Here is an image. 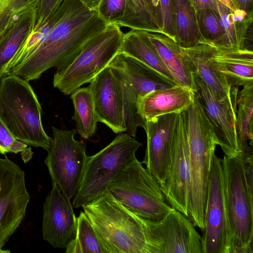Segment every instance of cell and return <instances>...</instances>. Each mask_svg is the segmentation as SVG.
I'll use <instances>...</instances> for the list:
<instances>
[{
	"mask_svg": "<svg viewBox=\"0 0 253 253\" xmlns=\"http://www.w3.org/2000/svg\"><path fill=\"white\" fill-rule=\"evenodd\" d=\"M62 4V14L50 35L5 75L17 76L29 81L40 78L51 68L63 67L108 24L80 0H64Z\"/></svg>",
	"mask_w": 253,
	"mask_h": 253,
	"instance_id": "obj_1",
	"label": "cell"
},
{
	"mask_svg": "<svg viewBox=\"0 0 253 253\" xmlns=\"http://www.w3.org/2000/svg\"><path fill=\"white\" fill-rule=\"evenodd\" d=\"M182 113L189 156L188 218L202 230L212 160L218 143L196 93L191 104Z\"/></svg>",
	"mask_w": 253,
	"mask_h": 253,
	"instance_id": "obj_2",
	"label": "cell"
},
{
	"mask_svg": "<svg viewBox=\"0 0 253 253\" xmlns=\"http://www.w3.org/2000/svg\"><path fill=\"white\" fill-rule=\"evenodd\" d=\"M82 208L106 253H147L139 216L116 199L107 188Z\"/></svg>",
	"mask_w": 253,
	"mask_h": 253,
	"instance_id": "obj_3",
	"label": "cell"
},
{
	"mask_svg": "<svg viewBox=\"0 0 253 253\" xmlns=\"http://www.w3.org/2000/svg\"><path fill=\"white\" fill-rule=\"evenodd\" d=\"M3 77L0 84V119L17 140L48 151L52 138L43 129L42 107L29 81L13 75Z\"/></svg>",
	"mask_w": 253,
	"mask_h": 253,
	"instance_id": "obj_4",
	"label": "cell"
},
{
	"mask_svg": "<svg viewBox=\"0 0 253 253\" xmlns=\"http://www.w3.org/2000/svg\"><path fill=\"white\" fill-rule=\"evenodd\" d=\"M107 188L126 209L145 218L159 220L174 210L160 184L136 157L119 171Z\"/></svg>",
	"mask_w": 253,
	"mask_h": 253,
	"instance_id": "obj_5",
	"label": "cell"
},
{
	"mask_svg": "<svg viewBox=\"0 0 253 253\" xmlns=\"http://www.w3.org/2000/svg\"><path fill=\"white\" fill-rule=\"evenodd\" d=\"M124 34L118 25L108 24L71 61L56 69L54 87L67 95L90 83L119 53Z\"/></svg>",
	"mask_w": 253,
	"mask_h": 253,
	"instance_id": "obj_6",
	"label": "cell"
},
{
	"mask_svg": "<svg viewBox=\"0 0 253 253\" xmlns=\"http://www.w3.org/2000/svg\"><path fill=\"white\" fill-rule=\"evenodd\" d=\"M223 187L232 253H253V192L240 154L222 158Z\"/></svg>",
	"mask_w": 253,
	"mask_h": 253,
	"instance_id": "obj_7",
	"label": "cell"
},
{
	"mask_svg": "<svg viewBox=\"0 0 253 253\" xmlns=\"http://www.w3.org/2000/svg\"><path fill=\"white\" fill-rule=\"evenodd\" d=\"M141 145L127 133H121L98 152L88 156L73 198L74 207H82L104 191L119 171L136 157V152Z\"/></svg>",
	"mask_w": 253,
	"mask_h": 253,
	"instance_id": "obj_8",
	"label": "cell"
},
{
	"mask_svg": "<svg viewBox=\"0 0 253 253\" xmlns=\"http://www.w3.org/2000/svg\"><path fill=\"white\" fill-rule=\"evenodd\" d=\"M119 79L123 89L126 132L136 136L138 126L145 128V121L138 113L137 102L149 92L175 84L137 59L119 53L108 65Z\"/></svg>",
	"mask_w": 253,
	"mask_h": 253,
	"instance_id": "obj_9",
	"label": "cell"
},
{
	"mask_svg": "<svg viewBox=\"0 0 253 253\" xmlns=\"http://www.w3.org/2000/svg\"><path fill=\"white\" fill-rule=\"evenodd\" d=\"M53 138L44 160L52 182L69 200L76 194L88 156L83 141L76 140V129L64 130L52 127Z\"/></svg>",
	"mask_w": 253,
	"mask_h": 253,
	"instance_id": "obj_10",
	"label": "cell"
},
{
	"mask_svg": "<svg viewBox=\"0 0 253 253\" xmlns=\"http://www.w3.org/2000/svg\"><path fill=\"white\" fill-rule=\"evenodd\" d=\"M139 219L147 253H202L201 235L189 218L179 211L174 209L159 220Z\"/></svg>",
	"mask_w": 253,
	"mask_h": 253,
	"instance_id": "obj_11",
	"label": "cell"
},
{
	"mask_svg": "<svg viewBox=\"0 0 253 253\" xmlns=\"http://www.w3.org/2000/svg\"><path fill=\"white\" fill-rule=\"evenodd\" d=\"M202 253H232L231 236L225 201L222 158L214 155L208 181Z\"/></svg>",
	"mask_w": 253,
	"mask_h": 253,
	"instance_id": "obj_12",
	"label": "cell"
},
{
	"mask_svg": "<svg viewBox=\"0 0 253 253\" xmlns=\"http://www.w3.org/2000/svg\"><path fill=\"white\" fill-rule=\"evenodd\" d=\"M30 199L23 169L0 158V250L25 218Z\"/></svg>",
	"mask_w": 253,
	"mask_h": 253,
	"instance_id": "obj_13",
	"label": "cell"
},
{
	"mask_svg": "<svg viewBox=\"0 0 253 253\" xmlns=\"http://www.w3.org/2000/svg\"><path fill=\"white\" fill-rule=\"evenodd\" d=\"M196 93L211 123L224 155L235 157L241 153L236 130L238 87H232L230 95L219 100L206 83L194 74Z\"/></svg>",
	"mask_w": 253,
	"mask_h": 253,
	"instance_id": "obj_14",
	"label": "cell"
},
{
	"mask_svg": "<svg viewBox=\"0 0 253 253\" xmlns=\"http://www.w3.org/2000/svg\"><path fill=\"white\" fill-rule=\"evenodd\" d=\"M190 179L189 148L181 112L177 117L167 176L160 186L170 206L187 217Z\"/></svg>",
	"mask_w": 253,
	"mask_h": 253,
	"instance_id": "obj_15",
	"label": "cell"
},
{
	"mask_svg": "<svg viewBox=\"0 0 253 253\" xmlns=\"http://www.w3.org/2000/svg\"><path fill=\"white\" fill-rule=\"evenodd\" d=\"M89 83L98 122L115 133L126 132L123 89L111 68H105Z\"/></svg>",
	"mask_w": 253,
	"mask_h": 253,
	"instance_id": "obj_16",
	"label": "cell"
},
{
	"mask_svg": "<svg viewBox=\"0 0 253 253\" xmlns=\"http://www.w3.org/2000/svg\"><path fill=\"white\" fill-rule=\"evenodd\" d=\"M178 115L165 114L145 122L147 146L141 163L160 185L167 176Z\"/></svg>",
	"mask_w": 253,
	"mask_h": 253,
	"instance_id": "obj_17",
	"label": "cell"
},
{
	"mask_svg": "<svg viewBox=\"0 0 253 253\" xmlns=\"http://www.w3.org/2000/svg\"><path fill=\"white\" fill-rule=\"evenodd\" d=\"M43 204V239L53 247L66 249L76 237L77 217L72 206L54 183Z\"/></svg>",
	"mask_w": 253,
	"mask_h": 253,
	"instance_id": "obj_18",
	"label": "cell"
},
{
	"mask_svg": "<svg viewBox=\"0 0 253 253\" xmlns=\"http://www.w3.org/2000/svg\"><path fill=\"white\" fill-rule=\"evenodd\" d=\"M145 33L177 84L196 92L194 81L196 69L183 48L162 31Z\"/></svg>",
	"mask_w": 253,
	"mask_h": 253,
	"instance_id": "obj_19",
	"label": "cell"
},
{
	"mask_svg": "<svg viewBox=\"0 0 253 253\" xmlns=\"http://www.w3.org/2000/svg\"><path fill=\"white\" fill-rule=\"evenodd\" d=\"M195 92L175 84L149 92L137 102L138 113L145 121L170 113H180L192 102Z\"/></svg>",
	"mask_w": 253,
	"mask_h": 253,
	"instance_id": "obj_20",
	"label": "cell"
},
{
	"mask_svg": "<svg viewBox=\"0 0 253 253\" xmlns=\"http://www.w3.org/2000/svg\"><path fill=\"white\" fill-rule=\"evenodd\" d=\"M212 58L231 87L253 83V50L214 46Z\"/></svg>",
	"mask_w": 253,
	"mask_h": 253,
	"instance_id": "obj_21",
	"label": "cell"
},
{
	"mask_svg": "<svg viewBox=\"0 0 253 253\" xmlns=\"http://www.w3.org/2000/svg\"><path fill=\"white\" fill-rule=\"evenodd\" d=\"M217 12L223 30L221 48H250V40H253V12L244 10H233L217 0Z\"/></svg>",
	"mask_w": 253,
	"mask_h": 253,
	"instance_id": "obj_22",
	"label": "cell"
},
{
	"mask_svg": "<svg viewBox=\"0 0 253 253\" xmlns=\"http://www.w3.org/2000/svg\"><path fill=\"white\" fill-rule=\"evenodd\" d=\"M214 46L208 42L183 49L193 63L196 73L209 86L217 99L222 100L230 95L232 87L212 59Z\"/></svg>",
	"mask_w": 253,
	"mask_h": 253,
	"instance_id": "obj_23",
	"label": "cell"
},
{
	"mask_svg": "<svg viewBox=\"0 0 253 253\" xmlns=\"http://www.w3.org/2000/svg\"><path fill=\"white\" fill-rule=\"evenodd\" d=\"M119 52L137 59L157 72L167 80L178 84L150 42L145 31L131 29L124 34Z\"/></svg>",
	"mask_w": 253,
	"mask_h": 253,
	"instance_id": "obj_24",
	"label": "cell"
},
{
	"mask_svg": "<svg viewBox=\"0 0 253 253\" xmlns=\"http://www.w3.org/2000/svg\"><path fill=\"white\" fill-rule=\"evenodd\" d=\"M37 9L27 12L0 37V78L35 27Z\"/></svg>",
	"mask_w": 253,
	"mask_h": 253,
	"instance_id": "obj_25",
	"label": "cell"
},
{
	"mask_svg": "<svg viewBox=\"0 0 253 253\" xmlns=\"http://www.w3.org/2000/svg\"><path fill=\"white\" fill-rule=\"evenodd\" d=\"M174 40L184 48L208 42L200 34L195 11L188 0H173Z\"/></svg>",
	"mask_w": 253,
	"mask_h": 253,
	"instance_id": "obj_26",
	"label": "cell"
},
{
	"mask_svg": "<svg viewBox=\"0 0 253 253\" xmlns=\"http://www.w3.org/2000/svg\"><path fill=\"white\" fill-rule=\"evenodd\" d=\"M236 130L242 153L253 151V83L243 86L238 92Z\"/></svg>",
	"mask_w": 253,
	"mask_h": 253,
	"instance_id": "obj_27",
	"label": "cell"
},
{
	"mask_svg": "<svg viewBox=\"0 0 253 253\" xmlns=\"http://www.w3.org/2000/svg\"><path fill=\"white\" fill-rule=\"evenodd\" d=\"M74 106L72 119L82 137L88 139L95 134L98 122L95 115L91 92L88 86L79 88L71 94Z\"/></svg>",
	"mask_w": 253,
	"mask_h": 253,
	"instance_id": "obj_28",
	"label": "cell"
},
{
	"mask_svg": "<svg viewBox=\"0 0 253 253\" xmlns=\"http://www.w3.org/2000/svg\"><path fill=\"white\" fill-rule=\"evenodd\" d=\"M66 253H106L90 221L84 211L77 217L76 237L65 249Z\"/></svg>",
	"mask_w": 253,
	"mask_h": 253,
	"instance_id": "obj_29",
	"label": "cell"
},
{
	"mask_svg": "<svg viewBox=\"0 0 253 253\" xmlns=\"http://www.w3.org/2000/svg\"><path fill=\"white\" fill-rule=\"evenodd\" d=\"M126 12L119 26L145 31H161L146 0H126Z\"/></svg>",
	"mask_w": 253,
	"mask_h": 253,
	"instance_id": "obj_30",
	"label": "cell"
},
{
	"mask_svg": "<svg viewBox=\"0 0 253 253\" xmlns=\"http://www.w3.org/2000/svg\"><path fill=\"white\" fill-rule=\"evenodd\" d=\"M40 0H0V37L23 15L38 8Z\"/></svg>",
	"mask_w": 253,
	"mask_h": 253,
	"instance_id": "obj_31",
	"label": "cell"
},
{
	"mask_svg": "<svg viewBox=\"0 0 253 253\" xmlns=\"http://www.w3.org/2000/svg\"><path fill=\"white\" fill-rule=\"evenodd\" d=\"M197 21L202 37L215 47H221L224 37L217 11L210 8L195 11Z\"/></svg>",
	"mask_w": 253,
	"mask_h": 253,
	"instance_id": "obj_32",
	"label": "cell"
},
{
	"mask_svg": "<svg viewBox=\"0 0 253 253\" xmlns=\"http://www.w3.org/2000/svg\"><path fill=\"white\" fill-rule=\"evenodd\" d=\"M126 0H100L96 12L107 24L118 25L126 10Z\"/></svg>",
	"mask_w": 253,
	"mask_h": 253,
	"instance_id": "obj_33",
	"label": "cell"
},
{
	"mask_svg": "<svg viewBox=\"0 0 253 253\" xmlns=\"http://www.w3.org/2000/svg\"><path fill=\"white\" fill-rule=\"evenodd\" d=\"M28 146L17 140L0 119V154L22 153Z\"/></svg>",
	"mask_w": 253,
	"mask_h": 253,
	"instance_id": "obj_34",
	"label": "cell"
},
{
	"mask_svg": "<svg viewBox=\"0 0 253 253\" xmlns=\"http://www.w3.org/2000/svg\"><path fill=\"white\" fill-rule=\"evenodd\" d=\"M159 1L161 15V31L174 40L175 28L173 0H159Z\"/></svg>",
	"mask_w": 253,
	"mask_h": 253,
	"instance_id": "obj_35",
	"label": "cell"
},
{
	"mask_svg": "<svg viewBox=\"0 0 253 253\" xmlns=\"http://www.w3.org/2000/svg\"><path fill=\"white\" fill-rule=\"evenodd\" d=\"M64 0H40L37 12L36 25L50 19Z\"/></svg>",
	"mask_w": 253,
	"mask_h": 253,
	"instance_id": "obj_36",
	"label": "cell"
},
{
	"mask_svg": "<svg viewBox=\"0 0 253 253\" xmlns=\"http://www.w3.org/2000/svg\"><path fill=\"white\" fill-rule=\"evenodd\" d=\"M217 0H190V2L195 11L206 8H210L217 11Z\"/></svg>",
	"mask_w": 253,
	"mask_h": 253,
	"instance_id": "obj_37",
	"label": "cell"
},
{
	"mask_svg": "<svg viewBox=\"0 0 253 253\" xmlns=\"http://www.w3.org/2000/svg\"><path fill=\"white\" fill-rule=\"evenodd\" d=\"M154 18L161 29V15L159 0H146Z\"/></svg>",
	"mask_w": 253,
	"mask_h": 253,
	"instance_id": "obj_38",
	"label": "cell"
},
{
	"mask_svg": "<svg viewBox=\"0 0 253 253\" xmlns=\"http://www.w3.org/2000/svg\"><path fill=\"white\" fill-rule=\"evenodd\" d=\"M237 3L239 9L248 13L253 12V0H237Z\"/></svg>",
	"mask_w": 253,
	"mask_h": 253,
	"instance_id": "obj_39",
	"label": "cell"
},
{
	"mask_svg": "<svg viewBox=\"0 0 253 253\" xmlns=\"http://www.w3.org/2000/svg\"><path fill=\"white\" fill-rule=\"evenodd\" d=\"M87 8L92 11H96L100 0H80Z\"/></svg>",
	"mask_w": 253,
	"mask_h": 253,
	"instance_id": "obj_40",
	"label": "cell"
},
{
	"mask_svg": "<svg viewBox=\"0 0 253 253\" xmlns=\"http://www.w3.org/2000/svg\"><path fill=\"white\" fill-rule=\"evenodd\" d=\"M233 10L239 9L237 0H218Z\"/></svg>",
	"mask_w": 253,
	"mask_h": 253,
	"instance_id": "obj_41",
	"label": "cell"
},
{
	"mask_svg": "<svg viewBox=\"0 0 253 253\" xmlns=\"http://www.w3.org/2000/svg\"><path fill=\"white\" fill-rule=\"evenodd\" d=\"M33 154L31 147L27 148L21 153L22 158L25 163L28 162L32 158Z\"/></svg>",
	"mask_w": 253,
	"mask_h": 253,
	"instance_id": "obj_42",
	"label": "cell"
},
{
	"mask_svg": "<svg viewBox=\"0 0 253 253\" xmlns=\"http://www.w3.org/2000/svg\"><path fill=\"white\" fill-rule=\"evenodd\" d=\"M0 83H1V78H0Z\"/></svg>",
	"mask_w": 253,
	"mask_h": 253,
	"instance_id": "obj_43",
	"label": "cell"
},
{
	"mask_svg": "<svg viewBox=\"0 0 253 253\" xmlns=\"http://www.w3.org/2000/svg\"><path fill=\"white\" fill-rule=\"evenodd\" d=\"M188 1H189V2L190 3V0H188Z\"/></svg>",
	"mask_w": 253,
	"mask_h": 253,
	"instance_id": "obj_44",
	"label": "cell"
}]
</instances>
